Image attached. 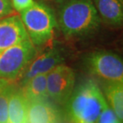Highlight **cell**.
<instances>
[{
    "mask_svg": "<svg viewBox=\"0 0 123 123\" xmlns=\"http://www.w3.org/2000/svg\"><path fill=\"white\" fill-rule=\"evenodd\" d=\"M67 102L68 114L74 123H96L109 106L104 93L93 80L81 83Z\"/></svg>",
    "mask_w": 123,
    "mask_h": 123,
    "instance_id": "obj_1",
    "label": "cell"
},
{
    "mask_svg": "<svg viewBox=\"0 0 123 123\" xmlns=\"http://www.w3.org/2000/svg\"><path fill=\"white\" fill-rule=\"evenodd\" d=\"M100 18L92 0H70L58 13V26L67 38L93 33L100 25Z\"/></svg>",
    "mask_w": 123,
    "mask_h": 123,
    "instance_id": "obj_2",
    "label": "cell"
},
{
    "mask_svg": "<svg viewBox=\"0 0 123 123\" xmlns=\"http://www.w3.org/2000/svg\"><path fill=\"white\" fill-rule=\"evenodd\" d=\"M20 18L28 37L35 46L47 43L54 35L56 19L52 9L40 2H34L20 12Z\"/></svg>",
    "mask_w": 123,
    "mask_h": 123,
    "instance_id": "obj_3",
    "label": "cell"
},
{
    "mask_svg": "<svg viewBox=\"0 0 123 123\" xmlns=\"http://www.w3.org/2000/svg\"><path fill=\"white\" fill-rule=\"evenodd\" d=\"M36 54L30 38L0 51V78L11 83L17 82Z\"/></svg>",
    "mask_w": 123,
    "mask_h": 123,
    "instance_id": "obj_4",
    "label": "cell"
},
{
    "mask_svg": "<svg viewBox=\"0 0 123 123\" xmlns=\"http://www.w3.org/2000/svg\"><path fill=\"white\" fill-rule=\"evenodd\" d=\"M88 70L106 82H123L122 58L110 51H96L86 58Z\"/></svg>",
    "mask_w": 123,
    "mask_h": 123,
    "instance_id": "obj_5",
    "label": "cell"
},
{
    "mask_svg": "<svg viewBox=\"0 0 123 123\" xmlns=\"http://www.w3.org/2000/svg\"><path fill=\"white\" fill-rule=\"evenodd\" d=\"M74 71L65 64H59L46 74L47 95L58 103L67 102L74 90Z\"/></svg>",
    "mask_w": 123,
    "mask_h": 123,
    "instance_id": "obj_6",
    "label": "cell"
},
{
    "mask_svg": "<svg viewBox=\"0 0 123 123\" xmlns=\"http://www.w3.org/2000/svg\"><path fill=\"white\" fill-rule=\"evenodd\" d=\"M62 62L63 57L57 48L50 47L38 56L35 55L19 78L21 86L34 76L50 72Z\"/></svg>",
    "mask_w": 123,
    "mask_h": 123,
    "instance_id": "obj_7",
    "label": "cell"
},
{
    "mask_svg": "<svg viewBox=\"0 0 123 123\" xmlns=\"http://www.w3.org/2000/svg\"><path fill=\"white\" fill-rule=\"evenodd\" d=\"M29 38L20 16L9 14L0 19V51Z\"/></svg>",
    "mask_w": 123,
    "mask_h": 123,
    "instance_id": "obj_8",
    "label": "cell"
},
{
    "mask_svg": "<svg viewBox=\"0 0 123 123\" xmlns=\"http://www.w3.org/2000/svg\"><path fill=\"white\" fill-rule=\"evenodd\" d=\"M100 20L113 26L121 25L123 20V6L121 0H94Z\"/></svg>",
    "mask_w": 123,
    "mask_h": 123,
    "instance_id": "obj_9",
    "label": "cell"
},
{
    "mask_svg": "<svg viewBox=\"0 0 123 123\" xmlns=\"http://www.w3.org/2000/svg\"><path fill=\"white\" fill-rule=\"evenodd\" d=\"M28 101L21 89L14 86L8 103L7 123H28Z\"/></svg>",
    "mask_w": 123,
    "mask_h": 123,
    "instance_id": "obj_10",
    "label": "cell"
},
{
    "mask_svg": "<svg viewBox=\"0 0 123 123\" xmlns=\"http://www.w3.org/2000/svg\"><path fill=\"white\" fill-rule=\"evenodd\" d=\"M28 123H55V109L46 100L28 102Z\"/></svg>",
    "mask_w": 123,
    "mask_h": 123,
    "instance_id": "obj_11",
    "label": "cell"
},
{
    "mask_svg": "<svg viewBox=\"0 0 123 123\" xmlns=\"http://www.w3.org/2000/svg\"><path fill=\"white\" fill-rule=\"evenodd\" d=\"M23 95L28 102L37 100H46V74H38L28 80L21 88Z\"/></svg>",
    "mask_w": 123,
    "mask_h": 123,
    "instance_id": "obj_12",
    "label": "cell"
},
{
    "mask_svg": "<svg viewBox=\"0 0 123 123\" xmlns=\"http://www.w3.org/2000/svg\"><path fill=\"white\" fill-rule=\"evenodd\" d=\"M107 103L120 122L123 119V82H107L104 88Z\"/></svg>",
    "mask_w": 123,
    "mask_h": 123,
    "instance_id": "obj_13",
    "label": "cell"
},
{
    "mask_svg": "<svg viewBox=\"0 0 123 123\" xmlns=\"http://www.w3.org/2000/svg\"><path fill=\"white\" fill-rule=\"evenodd\" d=\"M13 88L14 83L6 82L0 89V123H7L9 98Z\"/></svg>",
    "mask_w": 123,
    "mask_h": 123,
    "instance_id": "obj_14",
    "label": "cell"
},
{
    "mask_svg": "<svg viewBox=\"0 0 123 123\" xmlns=\"http://www.w3.org/2000/svg\"><path fill=\"white\" fill-rule=\"evenodd\" d=\"M96 123H122L119 121L114 111L110 106H108L104 111L102 113L100 117Z\"/></svg>",
    "mask_w": 123,
    "mask_h": 123,
    "instance_id": "obj_15",
    "label": "cell"
},
{
    "mask_svg": "<svg viewBox=\"0 0 123 123\" xmlns=\"http://www.w3.org/2000/svg\"><path fill=\"white\" fill-rule=\"evenodd\" d=\"M13 12L11 0H0V18H2Z\"/></svg>",
    "mask_w": 123,
    "mask_h": 123,
    "instance_id": "obj_16",
    "label": "cell"
},
{
    "mask_svg": "<svg viewBox=\"0 0 123 123\" xmlns=\"http://www.w3.org/2000/svg\"><path fill=\"white\" fill-rule=\"evenodd\" d=\"M33 0H11L12 6L14 10L18 12H21L24 10L29 8L34 3Z\"/></svg>",
    "mask_w": 123,
    "mask_h": 123,
    "instance_id": "obj_17",
    "label": "cell"
},
{
    "mask_svg": "<svg viewBox=\"0 0 123 123\" xmlns=\"http://www.w3.org/2000/svg\"><path fill=\"white\" fill-rule=\"evenodd\" d=\"M6 82V81H5V80L1 79V78H0V89H1L2 86H3Z\"/></svg>",
    "mask_w": 123,
    "mask_h": 123,
    "instance_id": "obj_18",
    "label": "cell"
},
{
    "mask_svg": "<svg viewBox=\"0 0 123 123\" xmlns=\"http://www.w3.org/2000/svg\"><path fill=\"white\" fill-rule=\"evenodd\" d=\"M0 19H1V18H0Z\"/></svg>",
    "mask_w": 123,
    "mask_h": 123,
    "instance_id": "obj_19",
    "label": "cell"
}]
</instances>
